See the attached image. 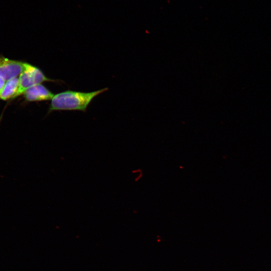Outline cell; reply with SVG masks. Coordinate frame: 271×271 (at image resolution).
<instances>
[{
  "mask_svg": "<svg viewBox=\"0 0 271 271\" xmlns=\"http://www.w3.org/2000/svg\"><path fill=\"white\" fill-rule=\"evenodd\" d=\"M107 90L105 88L90 92L68 90L54 94L51 100L49 112L56 110L85 111L93 98Z\"/></svg>",
  "mask_w": 271,
  "mask_h": 271,
  "instance_id": "1",
  "label": "cell"
},
{
  "mask_svg": "<svg viewBox=\"0 0 271 271\" xmlns=\"http://www.w3.org/2000/svg\"><path fill=\"white\" fill-rule=\"evenodd\" d=\"M19 96L28 88L45 81H53L45 76L38 67L25 62L24 68L19 77Z\"/></svg>",
  "mask_w": 271,
  "mask_h": 271,
  "instance_id": "2",
  "label": "cell"
},
{
  "mask_svg": "<svg viewBox=\"0 0 271 271\" xmlns=\"http://www.w3.org/2000/svg\"><path fill=\"white\" fill-rule=\"evenodd\" d=\"M25 62L0 57V77L6 81L18 77L23 71Z\"/></svg>",
  "mask_w": 271,
  "mask_h": 271,
  "instance_id": "3",
  "label": "cell"
},
{
  "mask_svg": "<svg viewBox=\"0 0 271 271\" xmlns=\"http://www.w3.org/2000/svg\"><path fill=\"white\" fill-rule=\"evenodd\" d=\"M23 94L25 99L28 102L51 100L54 95L42 84L28 88Z\"/></svg>",
  "mask_w": 271,
  "mask_h": 271,
  "instance_id": "4",
  "label": "cell"
},
{
  "mask_svg": "<svg viewBox=\"0 0 271 271\" xmlns=\"http://www.w3.org/2000/svg\"><path fill=\"white\" fill-rule=\"evenodd\" d=\"M19 77L14 78L6 81L0 93V99L8 100L19 96Z\"/></svg>",
  "mask_w": 271,
  "mask_h": 271,
  "instance_id": "5",
  "label": "cell"
},
{
  "mask_svg": "<svg viewBox=\"0 0 271 271\" xmlns=\"http://www.w3.org/2000/svg\"><path fill=\"white\" fill-rule=\"evenodd\" d=\"M6 81L0 77V93L5 85Z\"/></svg>",
  "mask_w": 271,
  "mask_h": 271,
  "instance_id": "6",
  "label": "cell"
}]
</instances>
